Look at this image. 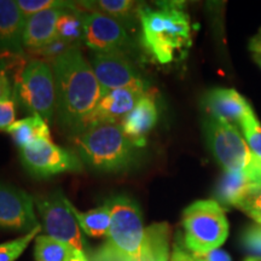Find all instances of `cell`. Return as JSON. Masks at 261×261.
<instances>
[{
  "label": "cell",
  "mask_w": 261,
  "mask_h": 261,
  "mask_svg": "<svg viewBox=\"0 0 261 261\" xmlns=\"http://www.w3.org/2000/svg\"><path fill=\"white\" fill-rule=\"evenodd\" d=\"M112 224L107 242L90 261H168L169 226L154 224L144 228L138 203L126 195L108 200Z\"/></svg>",
  "instance_id": "1"
},
{
  "label": "cell",
  "mask_w": 261,
  "mask_h": 261,
  "mask_svg": "<svg viewBox=\"0 0 261 261\" xmlns=\"http://www.w3.org/2000/svg\"><path fill=\"white\" fill-rule=\"evenodd\" d=\"M52 71L56 83L58 122L74 136L102 99V87L91 63L77 46L70 47L52 61Z\"/></svg>",
  "instance_id": "2"
},
{
  "label": "cell",
  "mask_w": 261,
  "mask_h": 261,
  "mask_svg": "<svg viewBox=\"0 0 261 261\" xmlns=\"http://www.w3.org/2000/svg\"><path fill=\"white\" fill-rule=\"evenodd\" d=\"M137 15L143 45L160 63H171L178 52L190 45V19L180 5L171 3L156 9L140 6Z\"/></svg>",
  "instance_id": "3"
},
{
  "label": "cell",
  "mask_w": 261,
  "mask_h": 261,
  "mask_svg": "<svg viewBox=\"0 0 261 261\" xmlns=\"http://www.w3.org/2000/svg\"><path fill=\"white\" fill-rule=\"evenodd\" d=\"M71 138L77 156L97 171H125L135 162L136 145L119 123H98Z\"/></svg>",
  "instance_id": "4"
},
{
  "label": "cell",
  "mask_w": 261,
  "mask_h": 261,
  "mask_svg": "<svg viewBox=\"0 0 261 261\" xmlns=\"http://www.w3.org/2000/svg\"><path fill=\"white\" fill-rule=\"evenodd\" d=\"M184 246L195 254L218 249L228 234V223L221 205L214 200L196 201L182 213Z\"/></svg>",
  "instance_id": "5"
},
{
  "label": "cell",
  "mask_w": 261,
  "mask_h": 261,
  "mask_svg": "<svg viewBox=\"0 0 261 261\" xmlns=\"http://www.w3.org/2000/svg\"><path fill=\"white\" fill-rule=\"evenodd\" d=\"M14 83V98L21 102L32 115H40L51 121L56 113V83L47 61L32 58Z\"/></svg>",
  "instance_id": "6"
},
{
  "label": "cell",
  "mask_w": 261,
  "mask_h": 261,
  "mask_svg": "<svg viewBox=\"0 0 261 261\" xmlns=\"http://www.w3.org/2000/svg\"><path fill=\"white\" fill-rule=\"evenodd\" d=\"M203 129L212 154L225 171L261 173V161L234 125L210 116L203 123Z\"/></svg>",
  "instance_id": "7"
},
{
  "label": "cell",
  "mask_w": 261,
  "mask_h": 261,
  "mask_svg": "<svg viewBox=\"0 0 261 261\" xmlns=\"http://www.w3.org/2000/svg\"><path fill=\"white\" fill-rule=\"evenodd\" d=\"M67 200L68 198L61 190H56L34 197V203L47 236L68 244L74 250L86 253V241L83 237L81 228L71 213Z\"/></svg>",
  "instance_id": "8"
},
{
  "label": "cell",
  "mask_w": 261,
  "mask_h": 261,
  "mask_svg": "<svg viewBox=\"0 0 261 261\" xmlns=\"http://www.w3.org/2000/svg\"><path fill=\"white\" fill-rule=\"evenodd\" d=\"M22 165L35 178H48L65 172L83 171L81 159L51 140H39L19 151Z\"/></svg>",
  "instance_id": "9"
},
{
  "label": "cell",
  "mask_w": 261,
  "mask_h": 261,
  "mask_svg": "<svg viewBox=\"0 0 261 261\" xmlns=\"http://www.w3.org/2000/svg\"><path fill=\"white\" fill-rule=\"evenodd\" d=\"M84 42L97 54H115L132 47L125 27L109 16L98 11L83 12Z\"/></svg>",
  "instance_id": "10"
},
{
  "label": "cell",
  "mask_w": 261,
  "mask_h": 261,
  "mask_svg": "<svg viewBox=\"0 0 261 261\" xmlns=\"http://www.w3.org/2000/svg\"><path fill=\"white\" fill-rule=\"evenodd\" d=\"M148 93L145 84L140 83L133 86L113 90L104 94L93 112L84 120L79 132L98 123H119L121 125L126 116L135 109L137 103ZM76 133V135H77ZM75 136V135H74Z\"/></svg>",
  "instance_id": "11"
},
{
  "label": "cell",
  "mask_w": 261,
  "mask_h": 261,
  "mask_svg": "<svg viewBox=\"0 0 261 261\" xmlns=\"http://www.w3.org/2000/svg\"><path fill=\"white\" fill-rule=\"evenodd\" d=\"M38 225L34 197L21 189L0 182V227L28 233Z\"/></svg>",
  "instance_id": "12"
},
{
  "label": "cell",
  "mask_w": 261,
  "mask_h": 261,
  "mask_svg": "<svg viewBox=\"0 0 261 261\" xmlns=\"http://www.w3.org/2000/svg\"><path fill=\"white\" fill-rule=\"evenodd\" d=\"M90 61L94 75L102 87L103 96L113 90L144 83L126 54L92 52Z\"/></svg>",
  "instance_id": "13"
},
{
  "label": "cell",
  "mask_w": 261,
  "mask_h": 261,
  "mask_svg": "<svg viewBox=\"0 0 261 261\" xmlns=\"http://www.w3.org/2000/svg\"><path fill=\"white\" fill-rule=\"evenodd\" d=\"M211 116L226 121L231 125H241L249 114L252 107L244 98L232 89H214L205 94L203 100Z\"/></svg>",
  "instance_id": "14"
},
{
  "label": "cell",
  "mask_w": 261,
  "mask_h": 261,
  "mask_svg": "<svg viewBox=\"0 0 261 261\" xmlns=\"http://www.w3.org/2000/svg\"><path fill=\"white\" fill-rule=\"evenodd\" d=\"M67 9L69 8H51L25 19L23 48L37 51L57 40V22Z\"/></svg>",
  "instance_id": "15"
},
{
  "label": "cell",
  "mask_w": 261,
  "mask_h": 261,
  "mask_svg": "<svg viewBox=\"0 0 261 261\" xmlns=\"http://www.w3.org/2000/svg\"><path fill=\"white\" fill-rule=\"evenodd\" d=\"M261 190V173L225 171L217 189L218 200L226 205L240 207L249 196Z\"/></svg>",
  "instance_id": "16"
},
{
  "label": "cell",
  "mask_w": 261,
  "mask_h": 261,
  "mask_svg": "<svg viewBox=\"0 0 261 261\" xmlns=\"http://www.w3.org/2000/svg\"><path fill=\"white\" fill-rule=\"evenodd\" d=\"M24 24L17 2L0 0V52L23 55Z\"/></svg>",
  "instance_id": "17"
},
{
  "label": "cell",
  "mask_w": 261,
  "mask_h": 261,
  "mask_svg": "<svg viewBox=\"0 0 261 261\" xmlns=\"http://www.w3.org/2000/svg\"><path fill=\"white\" fill-rule=\"evenodd\" d=\"M158 121V107L151 94L146 93L137 103L121 123L122 130L127 138L136 146H144L146 136Z\"/></svg>",
  "instance_id": "18"
},
{
  "label": "cell",
  "mask_w": 261,
  "mask_h": 261,
  "mask_svg": "<svg viewBox=\"0 0 261 261\" xmlns=\"http://www.w3.org/2000/svg\"><path fill=\"white\" fill-rule=\"evenodd\" d=\"M6 132L12 136L19 149L27 148L39 140H51L47 122L38 114L15 121Z\"/></svg>",
  "instance_id": "19"
},
{
  "label": "cell",
  "mask_w": 261,
  "mask_h": 261,
  "mask_svg": "<svg viewBox=\"0 0 261 261\" xmlns=\"http://www.w3.org/2000/svg\"><path fill=\"white\" fill-rule=\"evenodd\" d=\"M71 213L74 214L75 219L81 230L87 236L91 237H104L108 236L110 224H112V210H110L109 202H106L103 205L96 208V210L89 212H80L69 200H67Z\"/></svg>",
  "instance_id": "20"
},
{
  "label": "cell",
  "mask_w": 261,
  "mask_h": 261,
  "mask_svg": "<svg viewBox=\"0 0 261 261\" xmlns=\"http://www.w3.org/2000/svg\"><path fill=\"white\" fill-rule=\"evenodd\" d=\"M89 11H98L109 16L122 25H129L135 16V2L130 0H98V2L80 3Z\"/></svg>",
  "instance_id": "21"
},
{
  "label": "cell",
  "mask_w": 261,
  "mask_h": 261,
  "mask_svg": "<svg viewBox=\"0 0 261 261\" xmlns=\"http://www.w3.org/2000/svg\"><path fill=\"white\" fill-rule=\"evenodd\" d=\"M83 12L77 9V5L67 9L61 15L57 22V38L69 44L84 40V19Z\"/></svg>",
  "instance_id": "22"
},
{
  "label": "cell",
  "mask_w": 261,
  "mask_h": 261,
  "mask_svg": "<svg viewBox=\"0 0 261 261\" xmlns=\"http://www.w3.org/2000/svg\"><path fill=\"white\" fill-rule=\"evenodd\" d=\"M74 249L47 234L35 238V261H68Z\"/></svg>",
  "instance_id": "23"
},
{
  "label": "cell",
  "mask_w": 261,
  "mask_h": 261,
  "mask_svg": "<svg viewBox=\"0 0 261 261\" xmlns=\"http://www.w3.org/2000/svg\"><path fill=\"white\" fill-rule=\"evenodd\" d=\"M41 226L38 225L34 230L31 232L25 233L24 236L17 238V240L10 241V242L0 244V261H15L17 260L21 254L27 249V247L31 244L33 240L38 237V233L40 232Z\"/></svg>",
  "instance_id": "24"
},
{
  "label": "cell",
  "mask_w": 261,
  "mask_h": 261,
  "mask_svg": "<svg viewBox=\"0 0 261 261\" xmlns=\"http://www.w3.org/2000/svg\"><path fill=\"white\" fill-rule=\"evenodd\" d=\"M240 127L242 128L247 144L249 145L253 154L261 161V125L254 112L241 122Z\"/></svg>",
  "instance_id": "25"
},
{
  "label": "cell",
  "mask_w": 261,
  "mask_h": 261,
  "mask_svg": "<svg viewBox=\"0 0 261 261\" xmlns=\"http://www.w3.org/2000/svg\"><path fill=\"white\" fill-rule=\"evenodd\" d=\"M17 5L25 19L51 8H70L73 6L71 3L57 2V0H17Z\"/></svg>",
  "instance_id": "26"
},
{
  "label": "cell",
  "mask_w": 261,
  "mask_h": 261,
  "mask_svg": "<svg viewBox=\"0 0 261 261\" xmlns=\"http://www.w3.org/2000/svg\"><path fill=\"white\" fill-rule=\"evenodd\" d=\"M242 244L244 249L252 256L261 257V225H252L247 227L242 234Z\"/></svg>",
  "instance_id": "27"
},
{
  "label": "cell",
  "mask_w": 261,
  "mask_h": 261,
  "mask_svg": "<svg viewBox=\"0 0 261 261\" xmlns=\"http://www.w3.org/2000/svg\"><path fill=\"white\" fill-rule=\"evenodd\" d=\"M25 64H27V62H25L23 55H12L0 52V73L8 71L15 79L21 73Z\"/></svg>",
  "instance_id": "28"
},
{
  "label": "cell",
  "mask_w": 261,
  "mask_h": 261,
  "mask_svg": "<svg viewBox=\"0 0 261 261\" xmlns=\"http://www.w3.org/2000/svg\"><path fill=\"white\" fill-rule=\"evenodd\" d=\"M240 210L246 212L257 224L261 225V190L253 194L241 203Z\"/></svg>",
  "instance_id": "29"
},
{
  "label": "cell",
  "mask_w": 261,
  "mask_h": 261,
  "mask_svg": "<svg viewBox=\"0 0 261 261\" xmlns=\"http://www.w3.org/2000/svg\"><path fill=\"white\" fill-rule=\"evenodd\" d=\"M16 104L14 98L0 102V129H8L15 122Z\"/></svg>",
  "instance_id": "30"
},
{
  "label": "cell",
  "mask_w": 261,
  "mask_h": 261,
  "mask_svg": "<svg viewBox=\"0 0 261 261\" xmlns=\"http://www.w3.org/2000/svg\"><path fill=\"white\" fill-rule=\"evenodd\" d=\"M8 71H2L0 73V102L5 99H10V98H14V89H12V83L11 77Z\"/></svg>",
  "instance_id": "31"
},
{
  "label": "cell",
  "mask_w": 261,
  "mask_h": 261,
  "mask_svg": "<svg viewBox=\"0 0 261 261\" xmlns=\"http://www.w3.org/2000/svg\"><path fill=\"white\" fill-rule=\"evenodd\" d=\"M194 254L195 257H197L201 261H232L231 260V256L225 250L221 249H214L203 254Z\"/></svg>",
  "instance_id": "32"
},
{
  "label": "cell",
  "mask_w": 261,
  "mask_h": 261,
  "mask_svg": "<svg viewBox=\"0 0 261 261\" xmlns=\"http://www.w3.org/2000/svg\"><path fill=\"white\" fill-rule=\"evenodd\" d=\"M171 261H196L192 253H189L187 248H182L179 244H175L173 248Z\"/></svg>",
  "instance_id": "33"
},
{
  "label": "cell",
  "mask_w": 261,
  "mask_h": 261,
  "mask_svg": "<svg viewBox=\"0 0 261 261\" xmlns=\"http://www.w3.org/2000/svg\"><path fill=\"white\" fill-rule=\"evenodd\" d=\"M249 50L254 52L256 56H261V28L257 34L249 42Z\"/></svg>",
  "instance_id": "34"
},
{
  "label": "cell",
  "mask_w": 261,
  "mask_h": 261,
  "mask_svg": "<svg viewBox=\"0 0 261 261\" xmlns=\"http://www.w3.org/2000/svg\"><path fill=\"white\" fill-rule=\"evenodd\" d=\"M68 261H90V259L87 257L86 253H81L77 252V250H74Z\"/></svg>",
  "instance_id": "35"
},
{
  "label": "cell",
  "mask_w": 261,
  "mask_h": 261,
  "mask_svg": "<svg viewBox=\"0 0 261 261\" xmlns=\"http://www.w3.org/2000/svg\"><path fill=\"white\" fill-rule=\"evenodd\" d=\"M244 261H261V257H257V256H249L247 257Z\"/></svg>",
  "instance_id": "36"
},
{
  "label": "cell",
  "mask_w": 261,
  "mask_h": 261,
  "mask_svg": "<svg viewBox=\"0 0 261 261\" xmlns=\"http://www.w3.org/2000/svg\"><path fill=\"white\" fill-rule=\"evenodd\" d=\"M254 60H255L256 63L259 64L260 67H261V56H256V55H255V57H254Z\"/></svg>",
  "instance_id": "37"
},
{
  "label": "cell",
  "mask_w": 261,
  "mask_h": 261,
  "mask_svg": "<svg viewBox=\"0 0 261 261\" xmlns=\"http://www.w3.org/2000/svg\"><path fill=\"white\" fill-rule=\"evenodd\" d=\"M192 255H194V254H192ZM194 257H195V256H194ZM195 260H196V261H201V260H198L197 257H195Z\"/></svg>",
  "instance_id": "38"
}]
</instances>
